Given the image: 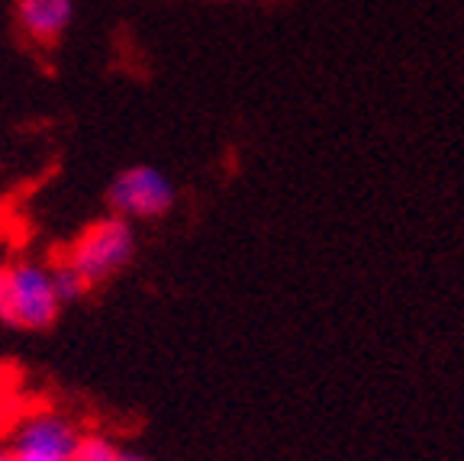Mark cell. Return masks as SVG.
Segmentation results:
<instances>
[{
  "label": "cell",
  "instance_id": "6da1fadb",
  "mask_svg": "<svg viewBox=\"0 0 464 461\" xmlns=\"http://www.w3.org/2000/svg\"><path fill=\"white\" fill-rule=\"evenodd\" d=\"M136 255V232L132 223L123 217H103L97 223H91L87 230L78 232L68 252L62 255L65 265H72L74 271L84 278L87 288L110 281L113 274H120Z\"/></svg>",
  "mask_w": 464,
  "mask_h": 461
},
{
  "label": "cell",
  "instance_id": "7a4b0ae2",
  "mask_svg": "<svg viewBox=\"0 0 464 461\" xmlns=\"http://www.w3.org/2000/svg\"><path fill=\"white\" fill-rule=\"evenodd\" d=\"M178 201V188L161 168L130 165L116 172L107 188V207L113 217L123 220H159L171 213Z\"/></svg>",
  "mask_w": 464,
  "mask_h": 461
},
{
  "label": "cell",
  "instance_id": "3957f363",
  "mask_svg": "<svg viewBox=\"0 0 464 461\" xmlns=\"http://www.w3.org/2000/svg\"><path fill=\"white\" fill-rule=\"evenodd\" d=\"M62 313V297L55 294L52 268L39 261L7 265V319L20 329H49Z\"/></svg>",
  "mask_w": 464,
  "mask_h": 461
},
{
  "label": "cell",
  "instance_id": "277c9868",
  "mask_svg": "<svg viewBox=\"0 0 464 461\" xmlns=\"http://www.w3.org/2000/svg\"><path fill=\"white\" fill-rule=\"evenodd\" d=\"M81 439V426L58 410H26L10 429V446L16 452L68 461Z\"/></svg>",
  "mask_w": 464,
  "mask_h": 461
},
{
  "label": "cell",
  "instance_id": "5b68a950",
  "mask_svg": "<svg viewBox=\"0 0 464 461\" xmlns=\"http://www.w3.org/2000/svg\"><path fill=\"white\" fill-rule=\"evenodd\" d=\"M74 20V0H16V26L36 45H55Z\"/></svg>",
  "mask_w": 464,
  "mask_h": 461
},
{
  "label": "cell",
  "instance_id": "8992f818",
  "mask_svg": "<svg viewBox=\"0 0 464 461\" xmlns=\"http://www.w3.org/2000/svg\"><path fill=\"white\" fill-rule=\"evenodd\" d=\"M123 448H116V442L103 433H81L78 446H74L68 461H116Z\"/></svg>",
  "mask_w": 464,
  "mask_h": 461
},
{
  "label": "cell",
  "instance_id": "52a82bcc",
  "mask_svg": "<svg viewBox=\"0 0 464 461\" xmlns=\"http://www.w3.org/2000/svg\"><path fill=\"white\" fill-rule=\"evenodd\" d=\"M20 413H23L20 381L10 371H0V436L7 433V429H14Z\"/></svg>",
  "mask_w": 464,
  "mask_h": 461
},
{
  "label": "cell",
  "instance_id": "ba28073f",
  "mask_svg": "<svg viewBox=\"0 0 464 461\" xmlns=\"http://www.w3.org/2000/svg\"><path fill=\"white\" fill-rule=\"evenodd\" d=\"M52 281H55V294L62 297V303H72V300H81V297L87 294V284L84 278H81L78 271H74L72 265H65V261H58V265H52Z\"/></svg>",
  "mask_w": 464,
  "mask_h": 461
},
{
  "label": "cell",
  "instance_id": "9c48e42d",
  "mask_svg": "<svg viewBox=\"0 0 464 461\" xmlns=\"http://www.w3.org/2000/svg\"><path fill=\"white\" fill-rule=\"evenodd\" d=\"M0 461H58V458H43V455H26V452H16V448H4Z\"/></svg>",
  "mask_w": 464,
  "mask_h": 461
},
{
  "label": "cell",
  "instance_id": "30bf717a",
  "mask_svg": "<svg viewBox=\"0 0 464 461\" xmlns=\"http://www.w3.org/2000/svg\"><path fill=\"white\" fill-rule=\"evenodd\" d=\"M7 319V265H0V323Z\"/></svg>",
  "mask_w": 464,
  "mask_h": 461
},
{
  "label": "cell",
  "instance_id": "8fae6325",
  "mask_svg": "<svg viewBox=\"0 0 464 461\" xmlns=\"http://www.w3.org/2000/svg\"><path fill=\"white\" fill-rule=\"evenodd\" d=\"M116 461H152V458H145V455H139V452H120Z\"/></svg>",
  "mask_w": 464,
  "mask_h": 461
},
{
  "label": "cell",
  "instance_id": "7c38bea8",
  "mask_svg": "<svg viewBox=\"0 0 464 461\" xmlns=\"http://www.w3.org/2000/svg\"><path fill=\"white\" fill-rule=\"evenodd\" d=\"M246 4H255V0H246Z\"/></svg>",
  "mask_w": 464,
  "mask_h": 461
}]
</instances>
